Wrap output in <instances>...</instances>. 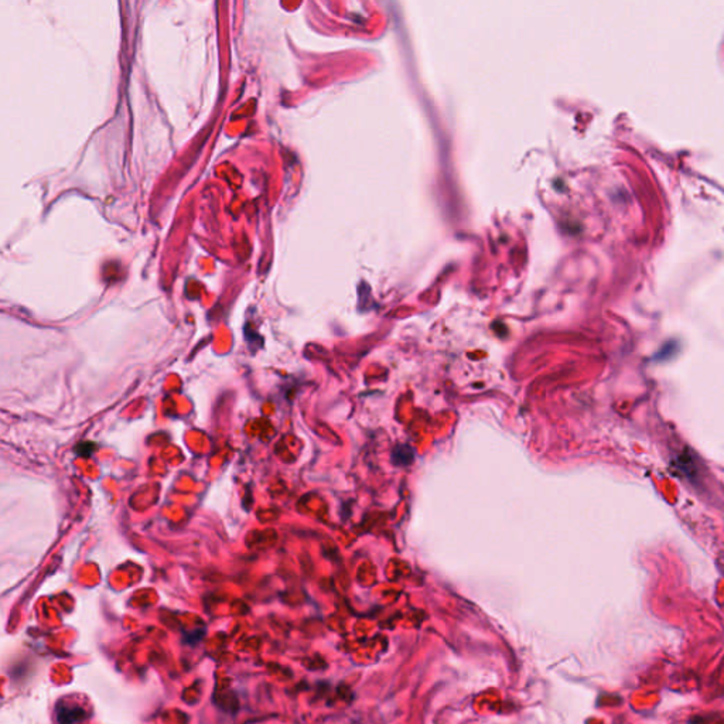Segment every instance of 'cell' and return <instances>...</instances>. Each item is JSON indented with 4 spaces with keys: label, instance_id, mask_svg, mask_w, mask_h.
<instances>
[{
    "label": "cell",
    "instance_id": "6da1fadb",
    "mask_svg": "<svg viewBox=\"0 0 724 724\" xmlns=\"http://www.w3.org/2000/svg\"><path fill=\"white\" fill-rule=\"evenodd\" d=\"M414 453L409 446H399L392 453V462L397 466H409L414 459Z\"/></svg>",
    "mask_w": 724,
    "mask_h": 724
},
{
    "label": "cell",
    "instance_id": "7a4b0ae2",
    "mask_svg": "<svg viewBox=\"0 0 724 724\" xmlns=\"http://www.w3.org/2000/svg\"><path fill=\"white\" fill-rule=\"evenodd\" d=\"M68 715H70V718H68V720H67V723L66 724L76 723V722H78V720H80V722L82 720L83 710H82L81 708H74V706H70V708L67 706L66 709H61V708H60V710H58V720H60V722H63V720H64Z\"/></svg>",
    "mask_w": 724,
    "mask_h": 724
}]
</instances>
